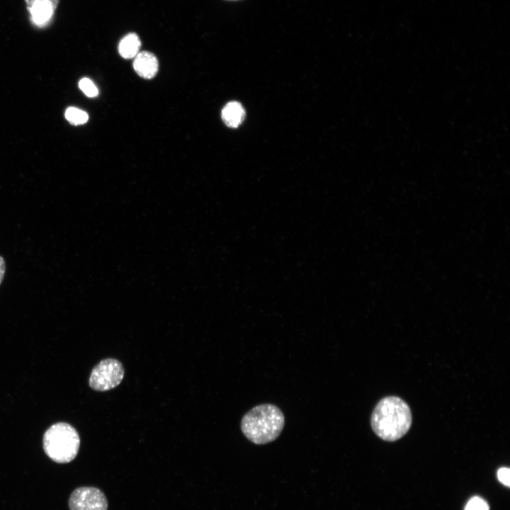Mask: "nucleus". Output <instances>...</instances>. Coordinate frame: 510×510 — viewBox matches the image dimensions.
I'll list each match as a JSON object with an SVG mask.
<instances>
[{
	"instance_id": "nucleus-1",
	"label": "nucleus",
	"mask_w": 510,
	"mask_h": 510,
	"mask_svg": "<svg viewBox=\"0 0 510 510\" xmlns=\"http://www.w3.org/2000/svg\"><path fill=\"white\" fill-rule=\"evenodd\" d=\"M412 421L408 404L401 398L389 396L376 404L370 418L375 434L387 441H395L409 431Z\"/></svg>"
},
{
	"instance_id": "nucleus-2",
	"label": "nucleus",
	"mask_w": 510,
	"mask_h": 510,
	"mask_svg": "<svg viewBox=\"0 0 510 510\" xmlns=\"http://www.w3.org/2000/svg\"><path fill=\"white\" fill-rule=\"evenodd\" d=\"M285 424L282 411L273 404H261L247 412L242 419L241 430L251 442L263 445L275 441Z\"/></svg>"
},
{
	"instance_id": "nucleus-3",
	"label": "nucleus",
	"mask_w": 510,
	"mask_h": 510,
	"mask_svg": "<svg viewBox=\"0 0 510 510\" xmlns=\"http://www.w3.org/2000/svg\"><path fill=\"white\" fill-rule=\"evenodd\" d=\"M79 446V434L67 423L53 424L43 436V448L46 455L57 463H67L73 460L77 455Z\"/></svg>"
},
{
	"instance_id": "nucleus-4",
	"label": "nucleus",
	"mask_w": 510,
	"mask_h": 510,
	"mask_svg": "<svg viewBox=\"0 0 510 510\" xmlns=\"http://www.w3.org/2000/svg\"><path fill=\"white\" fill-rule=\"evenodd\" d=\"M124 377L122 363L115 358L102 360L92 370L89 386L94 390L107 391L118 386Z\"/></svg>"
},
{
	"instance_id": "nucleus-5",
	"label": "nucleus",
	"mask_w": 510,
	"mask_h": 510,
	"mask_svg": "<svg viewBox=\"0 0 510 510\" xmlns=\"http://www.w3.org/2000/svg\"><path fill=\"white\" fill-rule=\"evenodd\" d=\"M70 510H107L108 503L105 494L96 487H79L69 496Z\"/></svg>"
},
{
	"instance_id": "nucleus-6",
	"label": "nucleus",
	"mask_w": 510,
	"mask_h": 510,
	"mask_svg": "<svg viewBox=\"0 0 510 510\" xmlns=\"http://www.w3.org/2000/svg\"><path fill=\"white\" fill-rule=\"evenodd\" d=\"M32 21L45 26L52 18L60 0H24Z\"/></svg>"
},
{
	"instance_id": "nucleus-7",
	"label": "nucleus",
	"mask_w": 510,
	"mask_h": 510,
	"mask_svg": "<svg viewBox=\"0 0 510 510\" xmlns=\"http://www.w3.org/2000/svg\"><path fill=\"white\" fill-rule=\"evenodd\" d=\"M133 68L142 78L149 79L155 76L159 69L157 56L149 51H141L134 58Z\"/></svg>"
},
{
	"instance_id": "nucleus-8",
	"label": "nucleus",
	"mask_w": 510,
	"mask_h": 510,
	"mask_svg": "<svg viewBox=\"0 0 510 510\" xmlns=\"http://www.w3.org/2000/svg\"><path fill=\"white\" fill-rule=\"evenodd\" d=\"M245 111L241 103L231 101L227 103L222 110V119L230 128L238 127L244 120Z\"/></svg>"
},
{
	"instance_id": "nucleus-9",
	"label": "nucleus",
	"mask_w": 510,
	"mask_h": 510,
	"mask_svg": "<svg viewBox=\"0 0 510 510\" xmlns=\"http://www.w3.org/2000/svg\"><path fill=\"white\" fill-rule=\"evenodd\" d=\"M141 44L140 38L136 33H128L120 40L118 52L123 58H135L140 52Z\"/></svg>"
},
{
	"instance_id": "nucleus-10",
	"label": "nucleus",
	"mask_w": 510,
	"mask_h": 510,
	"mask_svg": "<svg viewBox=\"0 0 510 510\" xmlns=\"http://www.w3.org/2000/svg\"><path fill=\"white\" fill-rule=\"evenodd\" d=\"M65 117L68 121L74 125L84 124L89 119L88 114L85 111L74 107L66 110Z\"/></svg>"
},
{
	"instance_id": "nucleus-11",
	"label": "nucleus",
	"mask_w": 510,
	"mask_h": 510,
	"mask_svg": "<svg viewBox=\"0 0 510 510\" xmlns=\"http://www.w3.org/2000/svg\"><path fill=\"white\" fill-rule=\"evenodd\" d=\"M79 86L88 97H95L98 94L96 85L88 78L81 79L79 83Z\"/></svg>"
},
{
	"instance_id": "nucleus-12",
	"label": "nucleus",
	"mask_w": 510,
	"mask_h": 510,
	"mask_svg": "<svg viewBox=\"0 0 510 510\" xmlns=\"http://www.w3.org/2000/svg\"><path fill=\"white\" fill-rule=\"evenodd\" d=\"M489 505L485 500L479 497L471 498L467 503L465 510H489Z\"/></svg>"
},
{
	"instance_id": "nucleus-13",
	"label": "nucleus",
	"mask_w": 510,
	"mask_h": 510,
	"mask_svg": "<svg viewBox=\"0 0 510 510\" xmlns=\"http://www.w3.org/2000/svg\"><path fill=\"white\" fill-rule=\"evenodd\" d=\"M510 470L508 468H501L497 472L498 480L506 486H509Z\"/></svg>"
},
{
	"instance_id": "nucleus-14",
	"label": "nucleus",
	"mask_w": 510,
	"mask_h": 510,
	"mask_svg": "<svg viewBox=\"0 0 510 510\" xmlns=\"http://www.w3.org/2000/svg\"><path fill=\"white\" fill-rule=\"evenodd\" d=\"M6 271V264L4 258L0 256V285L2 283Z\"/></svg>"
}]
</instances>
